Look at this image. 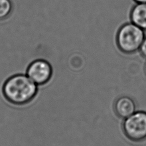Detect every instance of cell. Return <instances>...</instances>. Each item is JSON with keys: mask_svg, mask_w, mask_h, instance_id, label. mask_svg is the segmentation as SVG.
<instances>
[{"mask_svg": "<svg viewBox=\"0 0 146 146\" xmlns=\"http://www.w3.org/2000/svg\"><path fill=\"white\" fill-rule=\"evenodd\" d=\"M37 84L27 75L17 74L9 78L4 83L2 92L5 98L10 103L22 105L28 103L35 96Z\"/></svg>", "mask_w": 146, "mask_h": 146, "instance_id": "1", "label": "cell"}, {"mask_svg": "<svg viewBox=\"0 0 146 146\" xmlns=\"http://www.w3.org/2000/svg\"><path fill=\"white\" fill-rule=\"evenodd\" d=\"M144 31L131 22L123 25L116 35V43L119 49L128 54L139 50L145 37Z\"/></svg>", "mask_w": 146, "mask_h": 146, "instance_id": "2", "label": "cell"}, {"mask_svg": "<svg viewBox=\"0 0 146 146\" xmlns=\"http://www.w3.org/2000/svg\"><path fill=\"white\" fill-rule=\"evenodd\" d=\"M122 129L125 136L132 141L146 139V112L136 111L124 119Z\"/></svg>", "mask_w": 146, "mask_h": 146, "instance_id": "3", "label": "cell"}, {"mask_svg": "<svg viewBox=\"0 0 146 146\" xmlns=\"http://www.w3.org/2000/svg\"><path fill=\"white\" fill-rule=\"evenodd\" d=\"M27 76L37 85L47 83L52 75V68L49 62L44 59H36L29 66Z\"/></svg>", "mask_w": 146, "mask_h": 146, "instance_id": "4", "label": "cell"}, {"mask_svg": "<svg viewBox=\"0 0 146 146\" xmlns=\"http://www.w3.org/2000/svg\"><path fill=\"white\" fill-rule=\"evenodd\" d=\"M134 100L128 96L123 95L117 98L113 103V110L120 118L125 119L135 112Z\"/></svg>", "mask_w": 146, "mask_h": 146, "instance_id": "5", "label": "cell"}, {"mask_svg": "<svg viewBox=\"0 0 146 146\" xmlns=\"http://www.w3.org/2000/svg\"><path fill=\"white\" fill-rule=\"evenodd\" d=\"M131 22L146 31V3H137L130 13Z\"/></svg>", "mask_w": 146, "mask_h": 146, "instance_id": "6", "label": "cell"}, {"mask_svg": "<svg viewBox=\"0 0 146 146\" xmlns=\"http://www.w3.org/2000/svg\"><path fill=\"white\" fill-rule=\"evenodd\" d=\"M12 4L10 0H0V21L7 18L11 14Z\"/></svg>", "mask_w": 146, "mask_h": 146, "instance_id": "7", "label": "cell"}, {"mask_svg": "<svg viewBox=\"0 0 146 146\" xmlns=\"http://www.w3.org/2000/svg\"><path fill=\"white\" fill-rule=\"evenodd\" d=\"M143 56L146 58V36L144 39L139 50Z\"/></svg>", "mask_w": 146, "mask_h": 146, "instance_id": "8", "label": "cell"}, {"mask_svg": "<svg viewBox=\"0 0 146 146\" xmlns=\"http://www.w3.org/2000/svg\"><path fill=\"white\" fill-rule=\"evenodd\" d=\"M137 3H146V0H133Z\"/></svg>", "mask_w": 146, "mask_h": 146, "instance_id": "9", "label": "cell"}, {"mask_svg": "<svg viewBox=\"0 0 146 146\" xmlns=\"http://www.w3.org/2000/svg\"><path fill=\"white\" fill-rule=\"evenodd\" d=\"M145 72H146V65H145Z\"/></svg>", "mask_w": 146, "mask_h": 146, "instance_id": "10", "label": "cell"}]
</instances>
